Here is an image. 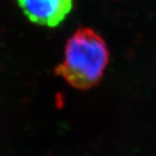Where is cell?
<instances>
[{
    "label": "cell",
    "instance_id": "obj_1",
    "mask_svg": "<svg viewBox=\"0 0 156 156\" xmlns=\"http://www.w3.org/2000/svg\"><path fill=\"white\" fill-rule=\"evenodd\" d=\"M108 60L104 39L93 29L80 27L67 41L64 60L55 72L72 87L87 90L101 79Z\"/></svg>",
    "mask_w": 156,
    "mask_h": 156
},
{
    "label": "cell",
    "instance_id": "obj_2",
    "mask_svg": "<svg viewBox=\"0 0 156 156\" xmlns=\"http://www.w3.org/2000/svg\"><path fill=\"white\" fill-rule=\"evenodd\" d=\"M18 4L33 23L54 27L69 14L73 0H18Z\"/></svg>",
    "mask_w": 156,
    "mask_h": 156
}]
</instances>
